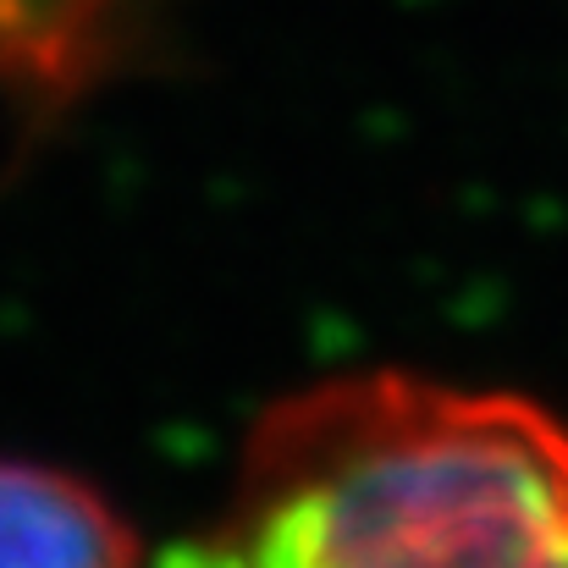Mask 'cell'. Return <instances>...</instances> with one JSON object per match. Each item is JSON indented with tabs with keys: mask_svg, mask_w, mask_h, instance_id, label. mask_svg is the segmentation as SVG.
<instances>
[{
	"mask_svg": "<svg viewBox=\"0 0 568 568\" xmlns=\"http://www.w3.org/2000/svg\"><path fill=\"white\" fill-rule=\"evenodd\" d=\"M568 419L519 392L359 371L282 397L237 491L161 568H564Z\"/></svg>",
	"mask_w": 568,
	"mask_h": 568,
	"instance_id": "cell-1",
	"label": "cell"
},
{
	"mask_svg": "<svg viewBox=\"0 0 568 568\" xmlns=\"http://www.w3.org/2000/svg\"><path fill=\"white\" fill-rule=\"evenodd\" d=\"M0 568H144V558L89 480L0 458Z\"/></svg>",
	"mask_w": 568,
	"mask_h": 568,
	"instance_id": "cell-2",
	"label": "cell"
},
{
	"mask_svg": "<svg viewBox=\"0 0 568 568\" xmlns=\"http://www.w3.org/2000/svg\"><path fill=\"white\" fill-rule=\"evenodd\" d=\"M564 568H568V564H564Z\"/></svg>",
	"mask_w": 568,
	"mask_h": 568,
	"instance_id": "cell-3",
	"label": "cell"
}]
</instances>
